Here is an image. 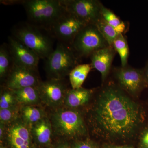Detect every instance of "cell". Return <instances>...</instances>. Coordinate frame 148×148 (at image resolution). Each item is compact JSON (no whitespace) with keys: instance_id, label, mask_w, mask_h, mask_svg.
Listing matches in <instances>:
<instances>
[{"instance_id":"8992f818","label":"cell","mask_w":148,"mask_h":148,"mask_svg":"<svg viewBox=\"0 0 148 148\" xmlns=\"http://www.w3.org/2000/svg\"><path fill=\"white\" fill-rule=\"evenodd\" d=\"M108 44L95 24H87L78 33L70 46L79 58L87 57Z\"/></svg>"},{"instance_id":"7a4b0ae2","label":"cell","mask_w":148,"mask_h":148,"mask_svg":"<svg viewBox=\"0 0 148 148\" xmlns=\"http://www.w3.org/2000/svg\"><path fill=\"white\" fill-rule=\"evenodd\" d=\"M29 24L49 32L66 10L61 0L21 1Z\"/></svg>"},{"instance_id":"f546056e","label":"cell","mask_w":148,"mask_h":148,"mask_svg":"<svg viewBox=\"0 0 148 148\" xmlns=\"http://www.w3.org/2000/svg\"><path fill=\"white\" fill-rule=\"evenodd\" d=\"M7 125L0 123V140L1 141L5 136Z\"/></svg>"},{"instance_id":"ffe728a7","label":"cell","mask_w":148,"mask_h":148,"mask_svg":"<svg viewBox=\"0 0 148 148\" xmlns=\"http://www.w3.org/2000/svg\"><path fill=\"white\" fill-rule=\"evenodd\" d=\"M14 62L8 47L3 44L0 47V77L1 79H5L13 68Z\"/></svg>"},{"instance_id":"3957f363","label":"cell","mask_w":148,"mask_h":148,"mask_svg":"<svg viewBox=\"0 0 148 148\" xmlns=\"http://www.w3.org/2000/svg\"><path fill=\"white\" fill-rule=\"evenodd\" d=\"M12 34V36L34 52L40 59H46L54 50L53 38L50 33L28 22L15 26Z\"/></svg>"},{"instance_id":"603a6c76","label":"cell","mask_w":148,"mask_h":148,"mask_svg":"<svg viewBox=\"0 0 148 148\" xmlns=\"http://www.w3.org/2000/svg\"><path fill=\"white\" fill-rule=\"evenodd\" d=\"M95 25L108 44L109 45L112 46L114 41L119 33H118L115 29L109 25L102 18V16L95 23Z\"/></svg>"},{"instance_id":"4dcf8cb0","label":"cell","mask_w":148,"mask_h":148,"mask_svg":"<svg viewBox=\"0 0 148 148\" xmlns=\"http://www.w3.org/2000/svg\"><path fill=\"white\" fill-rule=\"evenodd\" d=\"M144 75H145V79L146 83L147 86H148V62L147 64H146L145 69L143 70Z\"/></svg>"},{"instance_id":"d4e9b609","label":"cell","mask_w":148,"mask_h":148,"mask_svg":"<svg viewBox=\"0 0 148 148\" xmlns=\"http://www.w3.org/2000/svg\"><path fill=\"white\" fill-rule=\"evenodd\" d=\"M0 97V109H6L18 105L13 91L4 86Z\"/></svg>"},{"instance_id":"7c38bea8","label":"cell","mask_w":148,"mask_h":148,"mask_svg":"<svg viewBox=\"0 0 148 148\" xmlns=\"http://www.w3.org/2000/svg\"><path fill=\"white\" fill-rule=\"evenodd\" d=\"M8 47L14 65L37 71L40 58L13 36L8 38Z\"/></svg>"},{"instance_id":"484cf974","label":"cell","mask_w":148,"mask_h":148,"mask_svg":"<svg viewBox=\"0 0 148 148\" xmlns=\"http://www.w3.org/2000/svg\"><path fill=\"white\" fill-rule=\"evenodd\" d=\"M70 148H100L96 142L89 139L75 140L70 145Z\"/></svg>"},{"instance_id":"f1b7e54d","label":"cell","mask_w":148,"mask_h":148,"mask_svg":"<svg viewBox=\"0 0 148 148\" xmlns=\"http://www.w3.org/2000/svg\"><path fill=\"white\" fill-rule=\"evenodd\" d=\"M70 145L66 141H62L56 143L51 148H70Z\"/></svg>"},{"instance_id":"5bb4252c","label":"cell","mask_w":148,"mask_h":148,"mask_svg":"<svg viewBox=\"0 0 148 148\" xmlns=\"http://www.w3.org/2000/svg\"><path fill=\"white\" fill-rule=\"evenodd\" d=\"M115 53L113 47L108 46L96 51L90 56L91 68L100 72L103 82L108 75Z\"/></svg>"},{"instance_id":"e0dca14e","label":"cell","mask_w":148,"mask_h":148,"mask_svg":"<svg viewBox=\"0 0 148 148\" xmlns=\"http://www.w3.org/2000/svg\"><path fill=\"white\" fill-rule=\"evenodd\" d=\"M46 117L45 110L38 105L20 106V119L30 127Z\"/></svg>"},{"instance_id":"ac0fdd59","label":"cell","mask_w":148,"mask_h":148,"mask_svg":"<svg viewBox=\"0 0 148 148\" xmlns=\"http://www.w3.org/2000/svg\"><path fill=\"white\" fill-rule=\"evenodd\" d=\"M12 90L20 106L38 105L41 102L37 87L30 86Z\"/></svg>"},{"instance_id":"9c48e42d","label":"cell","mask_w":148,"mask_h":148,"mask_svg":"<svg viewBox=\"0 0 148 148\" xmlns=\"http://www.w3.org/2000/svg\"><path fill=\"white\" fill-rule=\"evenodd\" d=\"M64 79H49L37 86L41 101L49 108L56 109L64 105L68 88Z\"/></svg>"},{"instance_id":"1f68e13d","label":"cell","mask_w":148,"mask_h":148,"mask_svg":"<svg viewBox=\"0 0 148 148\" xmlns=\"http://www.w3.org/2000/svg\"><path fill=\"white\" fill-rule=\"evenodd\" d=\"M0 148H7L6 147L3 145L2 144H1V146H0Z\"/></svg>"},{"instance_id":"83f0119b","label":"cell","mask_w":148,"mask_h":148,"mask_svg":"<svg viewBox=\"0 0 148 148\" xmlns=\"http://www.w3.org/2000/svg\"><path fill=\"white\" fill-rule=\"evenodd\" d=\"M103 148H135L133 146L128 145H114L112 144H105L103 145Z\"/></svg>"},{"instance_id":"4316f807","label":"cell","mask_w":148,"mask_h":148,"mask_svg":"<svg viewBox=\"0 0 148 148\" xmlns=\"http://www.w3.org/2000/svg\"><path fill=\"white\" fill-rule=\"evenodd\" d=\"M140 148H148V127L144 130L140 137Z\"/></svg>"},{"instance_id":"4fadbf2b","label":"cell","mask_w":148,"mask_h":148,"mask_svg":"<svg viewBox=\"0 0 148 148\" xmlns=\"http://www.w3.org/2000/svg\"><path fill=\"white\" fill-rule=\"evenodd\" d=\"M37 71L14 64L13 68L5 79L4 86L12 90L30 86L37 87L41 82Z\"/></svg>"},{"instance_id":"8fae6325","label":"cell","mask_w":148,"mask_h":148,"mask_svg":"<svg viewBox=\"0 0 148 148\" xmlns=\"http://www.w3.org/2000/svg\"><path fill=\"white\" fill-rule=\"evenodd\" d=\"M5 138L10 148H33L31 127L20 118L7 125Z\"/></svg>"},{"instance_id":"30bf717a","label":"cell","mask_w":148,"mask_h":148,"mask_svg":"<svg viewBox=\"0 0 148 148\" xmlns=\"http://www.w3.org/2000/svg\"><path fill=\"white\" fill-rule=\"evenodd\" d=\"M115 75L122 89L132 96H138L147 86L143 70L127 66L117 69Z\"/></svg>"},{"instance_id":"5b68a950","label":"cell","mask_w":148,"mask_h":148,"mask_svg":"<svg viewBox=\"0 0 148 148\" xmlns=\"http://www.w3.org/2000/svg\"><path fill=\"white\" fill-rule=\"evenodd\" d=\"M79 57L70 46L59 42L46 59L45 71L49 79H64L78 64Z\"/></svg>"},{"instance_id":"6da1fadb","label":"cell","mask_w":148,"mask_h":148,"mask_svg":"<svg viewBox=\"0 0 148 148\" xmlns=\"http://www.w3.org/2000/svg\"><path fill=\"white\" fill-rule=\"evenodd\" d=\"M140 104L112 85L99 92L90 114L93 132L110 142L134 138L145 121Z\"/></svg>"},{"instance_id":"277c9868","label":"cell","mask_w":148,"mask_h":148,"mask_svg":"<svg viewBox=\"0 0 148 148\" xmlns=\"http://www.w3.org/2000/svg\"><path fill=\"white\" fill-rule=\"evenodd\" d=\"M50 121L53 132L60 137L77 140L87 135V127L81 114L76 109L66 107L55 109Z\"/></svg>"},{"instance_id":"ba28073f","label":"cell","mask_w":148,"mask_h":148,"mask_svg":"<svg viewBox=\"0 0 148 148\" xmlns=\"http://www.w3.org/2000/svg\"><path fill=\"white\" fill-rule=\"evenodd\" d=\"M64 8L86 24H95L101 17L102 4L97 0H61Z\"/></svg>"},{"instance_id":"cb8c5ba5","label":"cell","mask_w":148,"mask_h":148,"mask_svg":"<svg viewBox=\"0 0 148 148\" xmlns=\"http://www.w3.org/2000/svg\"><path fill=\"white\" fill-rule=\"evenodd\" d=\"M20 105L0 109V123L8 125L20 118Z\"/></svg>"},{"instance_id":"2e32d148","label":"cell","mask_w":148,"mask_h":148,"mask_svg":"<svg viewBox=\"0 0 148 148\" xmlns=\"http://www.w3.org/2000/svg\"><path fill=\"white\" fill-rule=\"evenodd\" d=\"M92 95V90L82 87L68 89L64 99V106L69 108L76 109L88 103Z\"/></svg>"},{"instance_id":"d6986e66","label":"cell","mask_w":148,"mask_h":148,"mask_svg":"<svg viewBox=\"0 0 148 148\" xmlns=\"http://www.w3.org/2000/svg\"><path fill=\"white\" fill-rule=\"evenodd\" d=\"M91 69L90 64H79L72 70L69 75L72 88L76 89L82 87Z\"/></svg>"},{"instance_id":"44dd1931","label":"cell","mask_w":148,"mask_h":148,"mask_svg":"<svg viewBox=\"0 0 148 148\" xmlns=\"http://www.w3.org/2000/svg\"><path fill=\"white\" fill-rule=\"evenodd\" d=\"M101 16L111 27L115 29L119 34H123L126 30L124 22L120 19L112 11L102 5Z\"/></svg>"},{"instance_id":"7402d4cb","label":"cell","mask_w":148,"mask_h":148,"mask_svg":"<svg viewBox=\"0 0 148 148\" xmlns=\"http://www.w3.org/2000/svg\"><path fill=\"white\" fill-rule=\"evenodd\" d=\"M112 46L120 57L121 67L127 66L129 50L127 42L122 34H119L114 41Z\"/></svg>"},{"instance_id":"52a82bcc","label":"cell","mask_w":148,"mask_h":148,"mask_svg":"<svg viewBox=\"0 0 148 148\" xmlns=\"http://www.w3.org/2000/svg\"><path fill=\"white\" fill-rule=\"evenodd\" d=\"M86 25L66 10L48 32L58 42L70 46L77 35Z\"/></svg>"},{"instance_id":"9a60e30c","label":"cell","mask_w":148,"mask_h":148,"mask_svg":"<svg viewBox=\"0 0 148 148\" xmlns=\"http://www.w3.org/2000/svg\"><path fill=\"white\" fill-rule=\"evenodd\" d=\"M30 127L33 140L37 144L42 147L50 145L53 130L51 122L47 117L40 120Z\"/></svg>"}]
</instances>
